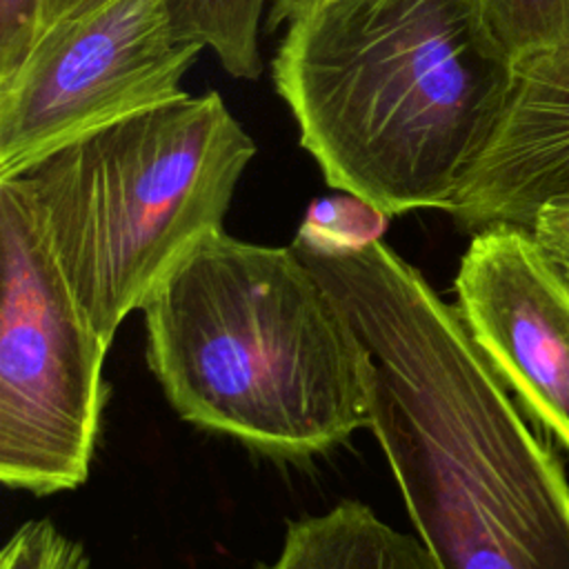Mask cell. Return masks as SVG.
Listing matches in <instances>:
<instances>
[{
    "label": "cell",
    "mask_w": 569,
    "mask_h": 569,
    "mask_svg": "<svg viewBox=\"0 0 569 569\" xmlns=\"http://www.w3.org/2000/svg\"><path fill=\"white\" fill-rule=\"evenodd\" d=\"M296 251L369 360V429L438 569H569V482L456 305L378 238Z\"/></svg>",
    "instance_id": "1"
},
{
    "label": "cell",
    "mask_w": 569,
    "mask_h": 569,
    "mask_svg": "<svg viewBox=\"0 0 569 569\" xmlns=\"http://www.w3.org/2000/svg\"><path fill=\"white\" fill-rule=\"evenodd\" d=\"M271 76L327 184L389 218L449 209L513 64L473 0H336L287 24Z\"/></svg>",
    "instance_id": "2"
},
{
    "label": "cell",
    "mask_w": 569,
    "mask_h": 569,
    "mask_svg": "<svg viewBox=\"0 0 569 569\" xmlns=\"http://www.w3.org/2000/svg\"><path fill=\"white\" fill-rule=\"evenodd\" d=\"M140 311L147 365L180 420L296 462L369 427L367 349L293 244L220 229Z\"/></svg>",
    "instance_id": "3"
},
{
    "label": "cell",
    "mask_w": 569,
    "mask_h": 569,
    "mask_svg": "<svg viewBox=\"0 0 569 569\" xmlns=\"http://www.w3.org/2000/svg\"><path fill=\"white\" fill-rule=\"evenodd\" d=\"M256 142L216 91L182 93L7 178L78 305L111 345L122 320L222 220Z\"/></svg>",
    "instance_id": "4"
},
{
    "label": "cell",
    "mask_w": 569,
    "mask_h": 569,
    "mask_svg": "<svg viewBox=\"0 0 569 569\" xmlns=\"http://www.w3.org/2000/svg\"><path fill=\"white\" fill-rule=\"evenodd\" d=\"M0 480L36 496L78 489L109 398L111 345L9 180H0Z\"/></svg>",
    "instance_id": "5"
},
{
    "label": "cell",
    "mask_w": 569,
    "mask_h": 569,
    "mask_svg": "<svg viewBox=\"0 0 569 569\" xmlns=\"http://www.w3.org/2000/svg\"><path fill=\"white\" fill-rule=\"evenodd\" d=\"M202 49L178 31L169 0L82 4L0 80V180L182 96V78Z\"/></svg>",
    "instance_id": "6"
},
{
    "label": "cell",
    "mask_w": 569,
    "mask_h": 569,
    "mask_svg": "<svg viewBox=\"0 0 569 569\" xmlns=\"http://www.w3.org/2000/svg\"><path fill=\"white\" fill-rule=\"evenodd\" d=\"M456 309L505 387L569 453V282L525 227L471 236Z\"/></svg>",
    "instance_id": "7"
},
{
    "label": "cell",
    "mask_w": 569,
    "mask_h": 569,
    "mask_svg": "<svg viewBox=\"0 0 569 569\" xmlns=\"http://www.w3.org/2000/svg\"><path fill=\"white\" fill-rule=\"evenodd\" d=\"M569 193V44L513 67L502 116L460 180L447 213L469 233L531 229L538 209Z\"/></svg>",
    "instance_id": "8"
},
{
    "label": "cell",
    "mask_w": 569,
    "mask_h": 569,
    "mask_svg": "<svg viewBox=\"0 0 569 569\" xmlns=\"http://www.w3.org/2000/svg\"><path fill=\"white\" fill-rule=\"evenodd\" d=\"M258 569H438L418 536L385 522L360 500L287 522L278 556Z\"/></svg>",
    "instance_id": "9"
},
{
    "label": "cell",
    "mask_w": 569,
    "mask_h": 569,
    "mask_svg": "<svg viewBox=\"0 0 569 569\" xmlns=\"http://www.w3.org/2000/svg\"><path fill=\"white\" fill-rule=\"evenodd\" d=\"M178 31L211 49L222 69L242 80L262 71L258 33L269 0H169Z\"/></svg>",
    "instance_id": "10"
},
{
    "label": "cell",
    "mask_w": 569,
    "mask_h": 569,
    "mask_svg": "<svg viewBox=\"0 0 569 569\" xmlns=\"http://www.w3.org/2000/svg\"><path fill=\"white\" fill-rule=\"evenodd\" d=\"M489 33L516 67L569 44V0H473Z\"/></svg>",
    "instance_id": "11"
},
{
    "label": "cell",
    "mask_w": 569,
    "mask_h": 569,
    "mask_svg": "<svg viewBox=\"0 0 569 569\" xmlns=\"http://www.w3.org/2000/svg\"><path fill=\"white\" fill-rule=\"evenodd\" d=\"M91 0H0V80L9 78L42 36Z\"/></svg>",
    "instance_id": "12"
},
{
    "label": "cell",
    "mask_w": 569,
    "mask_h": 569,
    "mask_svg": "<svg viewBox=\"0 0 569 569\" xmlns=\"http://www.w3.org/2000/svg\"><path fill=\"white\" fill-rule=\"evenodd\" d=\"M0 569H91L80 542L64 536L49 518L22 522L4 542Z\"/></svg>",
    "instance_id": "13"
},
{
    "label": "cell",
    "mask_w": 569,
    "mask_h": 569,
    "mask_svg": "<svg viewBox=\"0 0 569 569\" xmlns=\"http://www.w3.org/2000/svg\"><path fill=\"white\" fill-rule=\"evenodd\" d=\"M529 231L551 264L569 282V193L545 202Z\"/></svg>",
    "instance_id": "14"
},
{
    "label": "cell",
    "mask_w": 569,
    "mask_h": 569,
    "mask_svg": "<svg viewBox=\"0 0 569 569\" xmlns=\"http://www.w3.org/2000/svg\"><path fill=\"white\" fill-rule=\"evenodd\" d=\"M329 2H336V0H269L264 29L273 33L278 27L291 24Z\"/></svg>",
    "instance_id": "15"
}]
</instances>
